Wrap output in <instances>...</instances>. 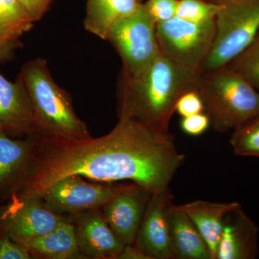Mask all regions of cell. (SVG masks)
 Listing matches in <instances>:
<instances>
[{
    "instance_id": "1",
    "label": "cell",
    "mask_w": 259,
    "mask_h": 259,
    "mask_svg": "<svg viewBox=\"0 0 259 259\" xmlns=\"http://www.w3.org/2000/svg\"><path fill=\"white\" fill-rule=\"evenodd\" d=\"M185 159L169 132L119 117L108 134L97 139L39 138L31 175L19 195L42 193L71 175L105 183L128 181L156 193L168 188Z\"/></svg>"
},
{
    "instance_id": "2",
    "label": "cell",
    "mask_w": 259,
    "mask_h": 259,
    "mask_svg": "<svg viewBox=\"0 0 259 259\" xmlns=\"http://www.w3.org/2000/svg\"><path fill=\"white\" fill-rule=\"evenodd\" d=\"M201 74L187 71L161 55L134 78L121 74L117 89L118 117L139 121L168 133L180 97L197 90Z\"/></svg>"
},
{
    "instance_id": "3",
    "label": "cell",
    "mask_w": 259,
    "mask_h": 259,
    "mask_svg": "<svg viewBox=\"0 0 259 259\" xmlns=\"http://www.w3.org/2000/svg\"><path fill=\"white\" fill-rule=\"evenodd\" d=\"M19 76L30 95L40 137L67 141L92 138L88 125L74 111L71 95L53 79L46 59L29 61Z\"/></svg>"
},
{
    "instance_id": "4",
    "label": "cell",
    "mask_w": 259,
    "mask_h": 259,
    "mask_svg": "<svg viewBox=\"0 0 259 259\" xmlns=\"http://www.w3.org/2000/svg\"><path fill=\"white\" fill-rule=\"evenodd\" d=\"M197 91L218 132L234 131L259 116L258 92L226 67L201 74Z\"/></svg>"
},
{
    "instance_id": "5",
    "label": "cell",
    "mask_w": 259,
    "mask_h": 259,
    "mask_svg": "<svg viewBox=\"0 0 259 259\" xmlns=\"http://www.w3.org/2000/svg\"><path fill=\"white\" fill-rule=\"evenodd\" d=\"M221 5L215 33L202 74L225 67L259 34V0H214Z\"/></svg>"
},
{
    "instance_id": "6",
    "label": "cell",
    "mask_w": 259,
    "mask_h": 259,
    "mask_svg": "<svg viewBox=\"0 0 259 259\" xmlns=\"http://www.w3.org/2000/svg\"><path fill=\"white\" fill-rule=\"evenodd\" d=\"M106 40L120 55L122 62L120 74L127 77L139 76L161 55L156 24L142 4L112 27Z\"/></svg>"
},
{
    "instance_id": "7",
    "label": "cell",
    "mask_w": 259,
    "mask_h": 259,
    "mask_svg": "<svg viewBox=\"0 0 259 259\" xmlns=\"http://www.w3.org/2000/svg\"><path fill=\"white\" fill-rule=\"evenodd\" d=\"M215 33L214 21L194 23L178 17L156 24L161 54L180 67L202 74Z\"/></svg>"
},
{
    "instance_id": "8",
    "label": "cell",
    "mask_w": 259,
    "mask_h": 259,
    "mask_svg": "<svg viewBox=\"0 0 259 259\" xmlns=\"http://www.w3.org/2000/svg\"><path fill=\"white\" fill-rule=\"evenodd\" d=\"M125 184L87 182L82 177L71 175L58 181L40 196L46 206L56 214L72 217L86 211L102 208L122 190Z\"/></svg>"
},
{
    "instance_id": "9",
    "label": "cell",
    "mask_w": 259,
    "mask_h": 259,
    "mask_svg": "<svg viewBox=\"0 0 259 259\" xmlns=\"http://www.w3.org/2000/svg\"><path fill=\"white\" fill-rule=\"evenodd\" d=\"M68 218L53 212L35 194L15 196L0 204V228L20 245L52 231Z\"/></svg>"
},
{
    "instance_id": "10",
    "label": "cell",
    "mask_w": 259,
    "mask_h": 259,
    "mask_svg": "<svg viewBox=\"0 0 259 259\" xmlns=\"http://www.w3.org/2000/svg\"><path fill=\"white\" fill-rule=\"evenodd\" d=\"M40 137L13 139L0 131V204L21 193L28 183Z\"/></svg>"
},
{
    "instance_id": "11",
    "label": "cell",
    "mask_w": 259,
    "mask_h": 259,
    "mask_svg": "<svg viewBox=\"0 0 259 259\" xmlns=\"http://www.w3.org/2000/svg\"><path fill=\"white\" fill-rule=\"evenodd\" d=\"M171 190L151 194L134 245L150 259H173L169 241V213L174 204Z\"/></svg>"
},
{
    "instance_id": "12",
    "label": "cell",
    "mask_w": 259,
    "mask_h": 259,
    "mask_svg": "<svg viewBox=\"0 0 259 259\" xmlns=\"http://www.w3.org/2000/svg\"><path fill=\"white\" fill-rule=\"evenodd\" d=\"M152 193L135 183L125 184L101 208L109 226L124 245L134 244Z\"/></svg>"
},
{
    "instance_id": "13",
    "label": "cell",
    "mask_w": 259,
    "mask_h": 259,
    "mask_svg": "<svg viewBox=\"0 0 259 259\" xmlns=\"http://www.w3.org/2000/svg\"><path fill=\"white\" fill-rule=\"evenodd\" d=\"M0 131L13 139L40 136L30 95L20 76L13 82L0 73Z\"/></svg>"
},
{
    "instance_id": "14",
    "label": "cell",
    "mask_w": 259,
    "mask_h": 259,
    "mask_svg": "<svg viewBox=\"0 0 259 259\" xmlns=\"http://www.w3.org/2000/svg\"><path fill=\"white\" fill-rule=\"evenodd\" d=\"M71 218L78 246L86 259H118L125 245L109 226L101 208Z\"/></svg>"
},
{
    "instance_id": "15",
    "label": "cell",
    "mask_w": 259,
    "mask_h": 259,
    "mask_svg": "<svg viewBox=\"0 0 259 259\" xmlns=\"http://www.w3.org/2000/svg\"><path fill=\"white\" fill-rule=\"evenodd\" d=\"M258 227L241 207L225 218L216 259H253L258 252Z\"/></svg>"
},
{
    "instance_id": "16",
    "label": "cell",
    "mask_w": 259,
    "mask_h": 259,
    "mask_svg": "<svg viewBox=\"0 0 259 259\" xmlns=\"http://www.w3.org/2000/svg\"><path fill=\"white\" fill-rule=\"evenodd\" d=\"M178 207L190 218L198 230L208 246L212 259H216L225 218L228 213L241 207V204L237 202L195 200Z\"/></svg>"
},
{
    "instance_id": "17",
    "label": "cell",
    "mask_w": 259,
    "mask_h": 259,
    "mask_svg": "<svg viewBox=\"0 0 259 259\" xmlns=\"http://www.w3.org/2000/svg\"><path fill=\"white\" fill-rule=\"evenodd\" d=\"M33 259H86L80 251L71 218L37 238L25 242Z\"/></svg>"
},
{
    "instance_id": "18",
    "label": "cell",
    "mask_w": 259,
    "mask_h": 259,
    "mask_svg": "<svg viewBox=\"0 0 259 259\" xmlns=\"http://www.w3.org/2000/svg\"><path fill=\"white\" fill-rule=\"evenodd\" d=\"M169 241L173 259H212L197 228L175 204L169 213Z\"/></svg>"
},
{
    "instance_id": "19",
    "label": "cell",
    "mask_w": 259,
    "mask_h": 259,
    "mask_svg": "<svg viewBox=\"0 0 259 259\" xmlns=\"http://www.w3.org/2000/svg\"><path fill=\"white\" fill-rule=\"evenodd\" d=\"M141 4L139 0H87L83 26L87 31L106 40L112 27L135 13Z\"/></svg>"
},
{
    "instance_id": "20",
    "label": "cell",
    "mask_w": 259,
    "mask_h": 259,
    "mask_svg": "<svg viewBox=\"0 0 259 259\" xmlns=\"http://www.w3.org/2000/svg\"><path fill=\"white\" fill-rule=\"evenodd\" d=\"M34 23L18 0H0V41H20Z\"/></svg>"
},
{
    "instance_id": "21",
    "label": "cell",
    "mask_w": 259,
    "mask_h": 259,
    "mask_svg": "<svg viewBox=\"0 0 259 259\" xmlns=\"http://www.w3.org/2000/svg\"><path fill=\"white\" fill-rule=\"evenodd\" d=\"M225 67L236 73L259 93V34Z\"/></svg>"
},
{
    "instance_id": "22",
    "label": "cell",
    "mask_w": 259,
    "mask_h": 259,
    "mask_svg": "<svg viewBox=\"0 0 259 259\" xmlns=\"http://www.w3.org/2000/svg\"><path fill=\"white\" fill-rule=\"evenodd\" d=\"M221 9V5L214 0H179L176 17L191 23H209L215 20Z\"/></svg>"
},
{
    "instance_id": "23",
    "label": "cell",
    "mask_w": 259,
    "mask_h": 259,
    "mask_svg": "<svg viewBox=\"0 0 259 259\" xmlns=\"http://www.w3.org/2000/svg\"><path fill=\"white\" fill-rule=\"evenodd\" d=\"M230 143L237 156L259 158V116L234 130Z\"/></svg>"
},
{
    "instance_id": "24",
    "label": "cell",
    "mask_w": 259,
    "mask_h": 259,
    "mask_svg": "<svg viewBox=\"0 0 259 259\" xmlns=\"http://www.w3.org/2000/svg\"><path fill=\"white\" fill-rule=\"evenodd\" d=\"M179 0H146L143 7L155 23L167 21L176 17Z\"/></svg>"
},
{
    "instance_id": "25",
    "label": "cell",
    "mask_w": 259,
    "mask_h": 259,
    "mask_svg": "<svg viewBox=\"0 0 259 259\" xmlns=\"http://www.w3.org/2000/svg\"><path fill=\"white\" fill-rule=\"evenodd\" d=\"M0 259H33L27 248L12 239L8 232L0 228Z\"/></svg>"
},
{
    "instance_id": "26",
    "label": "cell",
    "mask_w": 259,
    "mask_h": 259,
    "mask_svg": "<svg viewBox=\"0 0 259 259\" xmlns=\"http://www.w3.org/2000/svg\"><path fill=\"white\" fill-rule=\"evenodd\" d=\"M176 112L182 117L204 112V105L197 90H190L182 95L176 105Z\"/></svg>"
},
{
    "instance_id": "27",
    "label": "cell",
    "mask_w": 259,
    "mask_h": 259,
    "mask_svg": "<svg viewBox=\"0 0 259 259\" xmlns=\"http://www.w3.org/2000/svg\"><path fill=\"white\" fill-rule=\"evenodd\" d=\"M210 126L208 116L204 112L182 117L181 127L186 134L191 136H199L204 134Z\"/></svg>"
},
{
    "instance_id": "28",
    "label": "cell",
    "mask_w": 259,
    "mask_h": 259,
    "mask_svg": "<svg viewBox=\"0 0 259 259\" xmlns=\"http://www.w3.org/2000/svg\"><path fill=\"white\" fill-rule=\"evenodd\" d=\"M34 22L38 21L47 13L52 0H18Z\"/></svg>"
},
{
    "instance_id": "29",
    "label": "cell",
    "mask_w": 259,
    "mask_h": 259,
    "mask_svg": "<svg viewBox=\"0 0 259 259\" xmlns=\"http://www.w3.org/2000/svg\"><path fill=\"white\" fill-rule=\"evenodd\" d=\"M21 46L20 41L13 42L0 41V63L11 60L14 57L15 50Z\"/></svg>"
},
{
    "instance_id": "30",
    "label": "cell",
    "mask_w": 259,
    "mask_h": 259,
    "mask_svg": "<svg viewBox=\"0 0 259 259\" xmlns=\"http://www.w3.org/2000/svg\"><path fill=\"white\" fill-rule=\"evenodd\" d=\"M118 259H150L143 250L136 245H126L119 255Z\"/></svg>"
},
{
    "instance_id": "31",
    "label": "cell",
    "mask_w": 259,
    "mask_h": 259,
    "mask_svg": "<svg viewBox=\"0 0 259 259\" xmlns=\"http://www.w3.org/2000/svg\"><path fill=\"white\" fill-rule=\"evenodd\" d=\"M139 1L140 2V3H142L144 0H139Z\"/></svg>"
}]
</instances>
